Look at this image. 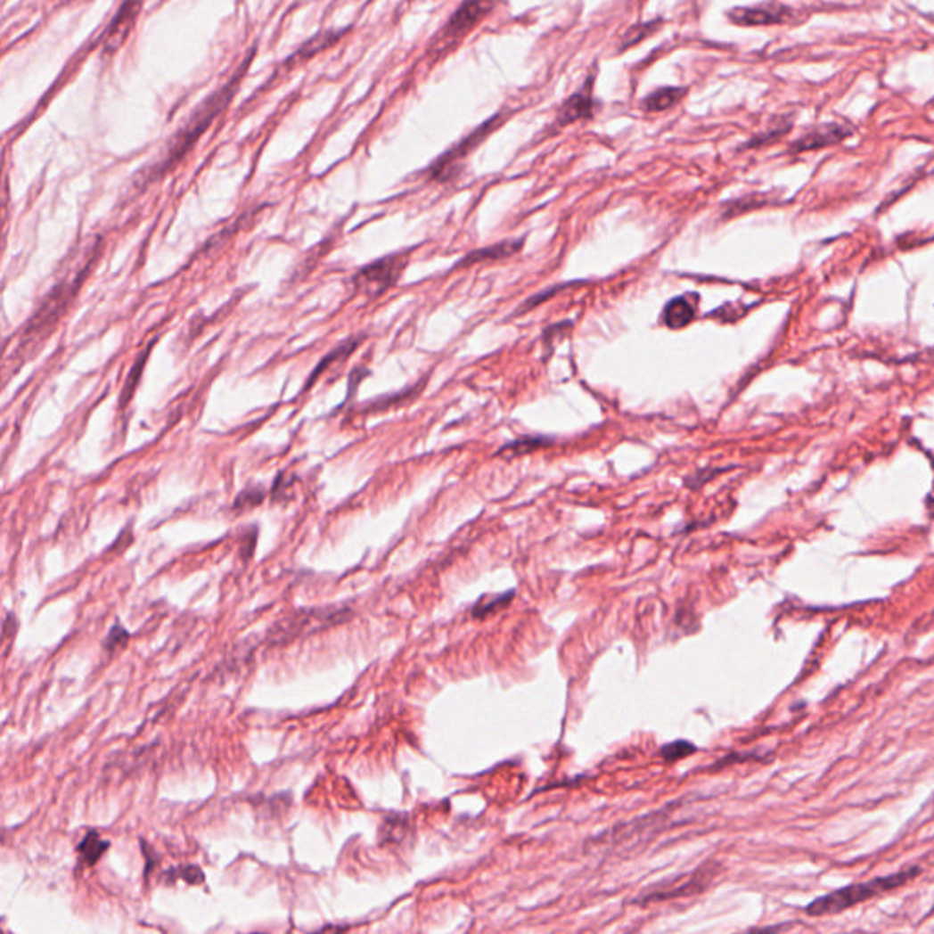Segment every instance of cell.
<instances>
[{"label": "cell", "mask_w": 934, "mask_h": 934, "mask_svg": "<svg viewBox=\"0 0 934 934\" xmlns=\"http://www.w3.org/2000/svg\"><path fill=\"white\" fill-rule=\"evenodd\" d=\"M250 59H252V53L247 57V61L240 66V70L234 73L230 77V81L226 85H223L219 90H216L210 97H207L198 108L196 111H193L190 115L188 123L174 135V139L170 141L168 148H167V153L165 158L155 163L153 167H150L148 170H144V177H143V184L153 181L161 177L165 172H168L174 165H177L183 158L184 153L193 146V143H196L201 134L212 125V121L217 117L219 111L225 110V106L228 104V101L232 99V95L236 94L238 86H240V81L243 79V73L245 70L249 68L250 64Z\"/></svg>", "instance_id": "1"}, {"label": "cell", "mask_w": 934, "mask_h": 934, "mask_svg": "<svg viewBox=\"0 0 934 934\" xmlns=\"http://www.w3.org/2000/svg\"><path fill=\"white\" fill-rule=\"evenodd\" d=\"M920 873H922L920 867H909V869H904V871H900L897 874L876 878V880L864 881V883H854V885L838 889V890H834L831 894H825V897H822V898L810 902L805 911L810 916L836 914V913H841L845 909H850L854 905H858L860 902L871 900V898L878 897V894H881V892L898 889V887L905 885L907 881H911L913 878H916Z\"/></svg>", "instance_id": "2"}, {"label": "cell", "mask_w": 934, "mask_h": 934, "mask_svg": "<svg viewBox=\"0 0 934 934\" xmlns=\"http://www.w3.org/2000/svg\"><path fill=\"white\" fill-rule=\"evenodd\" d=\"M97 258V250L79 266V270L75 272L73 278H64L61 283H57L52 292L46 296V299L43 301L41 308L37 310L35 316L31 318V322L28 324L26 327V334L28 338H33V336H43L45 334V329H50L57 318L62 315V310L66 308L70 298L75 294V291L81 287L83 280L86 278V274L90 272V266L92 263L95 261Z\"/></svg>", "instance_id": "3"}, {"label": "cell", "mask_w": 934, "mask_h": 934, "mask_svg": "<svg viewBox=\"0 0 934 934\" xmlns=\"http://www.w3.org/2000/svg\"><path fill=\"white\" fill-rule=\"evenodd\" d=\"M348 617L345 608H316V610H301L294 611L278 622L276 628H272L268 637L272 643H287L299 635H308L316 630H324L332 625H340Z\"/></svg>", "instance_id": "4"}, {"label": "cell", "mask_w": 934, "mask_h": 934, "mask_svg": "<svg viewBox=\"0 0 934 934\" xmlns=\"http://www.w3.org/2000/svg\"><path fill=\"white\" fill-rule=\"evenodd\" d=\"M406 261V254H391L378 261H373L371 265L360 268V272L355 276V287L369 296H378L385 292L389 287H393L398 282Z\"/></svg>", "instance_id": "5"}, {"label": "cell", "mask_w": 934, "mask_h": 934, "mask_svg": "<svg viewBox=\"0 0 934 934\" xmlns=\"http://www.w3.org/2000/svg\"><path fill=\"white\" fill-rule=\"evenodd\" d=\"M502 121V115H495L491 117L489 121L482 123L477 130H473L470 135H465L460 143H456L451 150H447L446 153H442L440 158L430 167V177L435 179V181H447L453 174V170L456 168V163L460 160H463L467 153H470L471 150H475Z\"/></svg>", "instance_id": "6"}, {"label": "cell", "mask_w": 934, "mask_h": 934, "mask_svg": "<svg viewBox=\"0 0 934 934\" xmlns=\"http://www.w3.org/2000/svg\"><path fill=\"white\" fill-rule=\"evenodd\" d=\"M496 6V0H463L460 8L451 15L444 28L447 45H456L465 35H470Z\"/></svg>", "instance_id": "7"}, {"label": "cell", "mask_w": 934, "mask_h": 934, "mask_svg": "<svg viewBox=\"0 0 934 934\" xmlns=\"http://www.w3.org/2000/svg\"><path fill=\"white\" fill-rule=\"evenodd\" d=\"M141 6H143V0H123L119 12H117L115 19L110 22L102 37L104 53H113L123 46V43L127 41V37L130 35L137 20Z\"/></svg>", "instance_id": "8"}, {"label": "cell", "mask_w": 934, "mask_h": 934, "mask_svg": "<svg viewBox=\"0 0 934 934\" xmlns=\"http://www.w3.org/2000/svg\"><path fill=\"white\" fill-rule=\"evenodd\" d=\"M791 8L780 3H766L754 8H735L728 12V19L739 26H772L783 24L791 19Z\"/></svg>", "instance_id": "9"}, {"label": "cell", "mask_w": 934, "mask_h": 934, "mask_svg": "<svg viewBox=\"0 0 934 934\" xmlns=\"http://www.w3.org/2000/svg\"><path fill=\"white\" fill-rule=\"evenodd\" d=\"M595 111V99H594V77L586 81L580 92L568 97L559 113H557V125L566 127L580 119H592Z\"/></svg>", "instance_id": "10"}, {"label": "cell", "mask_w": 934, "mask_h": 934, "mask_svg": "<svg viewBox=\"0 0 934 934\" xmlns=\"http://www.w3.org/2000/svg\"><path fill=\"white\" fill-rule=\"evenodd\" d=\"M852 135V128L848 125H843V123H827V125H820L812 128L808 134H805L801 139H798L791 152L794 153H799V152H810V150H820V148H825V146H831V144H836L840 141H843L845 137Z\"/></svg>", "instance_id": "11"}, {"label": "cell", "mask_w": 934, "mask_h": 934, "mask_svg": "<svg viewBox=\"0 0 934 934\" xmlns=\"http://www.w3.org/2000/svg\"><path fill=\"white\" fill-rule=\"evenodd\" d=\"M697 298H699L697 294H683V296L672 298L663 308L660 322H663L668 329H684L695 318L697 303H699Z\"/></svg>", "instance_id": "12"}, {"label": "cell", "mask_w": 934, "mask_h": 934, "mask_svg": "<svg viewBox=\"0 0 934 934\" xmlns=\"http://www.w3.org/2000/svg\"><path fill=\"white\" fill-rule=\"evenodd\" d=\"M710 876V869L709 865H703L699 867L695 871V874H692L690 880H683V883L679 885H674L670 887L668 890H653L651 894H648L646 897V902H653V900H670V898H681V897H688V894L692 892H700V889H705V881L709 880Z\"/></svg>", "instance_id": "13"}, {"label": "cell", "mask_w": 934, "mask_h": 934, "mask_svg": "<svg viewBox=\"0 0 934 934\" xmlns=\"http://www.w3.org/2000/svg\"><path fill=\"white\" fill-rule=\"evenodd\" d=\"M522 247H524V240L500 242V243H495V245H489V247H484V249L470 252L456 266L463 268V266H470V265L480 263V261H493V259L510 258V256H515L517 252H520Z\"/></svg>", "instance_id": "14"}, {"label": "cell", "mask_w": 934, "mask_h": 934, "mask_svg": "<svg viewBox=\"0 0 934 934\" xmlns=\"http://www.w3.org/2000/svg\"><path fill=\"white\" fill-rule=\"evenodd\" d=\"M110 843L104 841L99 832L95 831H90L86 832V836L81 840V843L77 845V856H79V862L83 865H88V867H94L101 858L102 854L108 850Z\"/></svg>", "instance_id": "15"}, {"label": "cell", "mask_w": 934, "mask_h": 934, "mask_svg": "<svg viewBox=\"0 0 934 934\" xmlns=\"http://www.w3.org/2000/svg\"><path fill=\"white\" fill-rule=\"evenodd\" d=\"M686 95V88H659L651 92L643 101V108L646 111H665L672 106H676L683 97Z\"/></svg>", "instance_id": "16"}, {"label": "cell", "mask_w": 934, "mask_h": 934, "mask_svg": "<svg viewBox=\"0 0 934 934\" xmlns=\"http://www.w3.org/2000/svg\"><path fill=\"white\" fill-rule=\"evenodd\" d=\"M362 340H364V336H356V338H350V340L343 341L341 345H338V347L332 350V353H329V355L324 358V362H320V365L313 371V374H310L308 381H307L305 387H303V391H307V389H310V385L315 383V380H316V378H318V376H320V374H322V373H324V371H325L332 362H336V360H343V358H347L350 353H353V350L360 345Z\"/></svg>", "instance_id": "17"}, {"label": "cell", "mask_w": 934, "mask_h": 934, "mask_svg": "<svg viewBox=\"0 0 934 934\" xmlns=\"http://www.w3.org/2000/svg\"><path fill=\"white\" fill-rule=\"evenodd\" d=\"M552 444V438L548 437H524V438H517L510 444H505L500 447L498 453H513V455H524V453H529L533 449H538V447H544Z\"/></svg>", "instance_id": "18"}, {"label": "cell", "mask_w": 934, "mask_h": 934, "mask_svg": "<svg viewBox=\"0 0 934 934\" xmlns=\"http://www.w3.org/2000/svg\"><path fill=\"white\" fill-rule=\"evenodd\" d=\"M152 347H153V341H150L148 348H146V350H144V353H143V355H141V356L137 358V362H135V365H134V371H130V374H128V380H127V383H125V389H123V395H121V407H125V406L128 404L130 397L134 395V391H135V385H137V381H139V378H141V373H143V365H144V362L148 360V355H150V350H152Z\"/></svg>", "instance_id": "19"}, {"label": "cell", "mask_w": 934, "mask_h": 934, "mask_svg": "<svg viewBox=\"0 0 934 934\" xmlns=\"http://www.w3.org/2000/svg\"><path fill=\"white\" fill-rule=\"evenodd\" d=\"M512 597H513V592L505 594V595L500 594V595H493V597H482L479 601V604L473 608V615L475 617H486L489 613H495L496 610H500L502 606L508 604L512 601Z\"/></svg>", "instance_id": "20"}, {"label": "cell", "mask_w": 934, "mask_h": 934, "mask_svg": "<svg viewBox=\"0 0 934 934\" xmlns=\"http://www.w3.org/2000/svg\"><path fill=\"white\" fill-rule=\"evenodd\" d=\"M697 749L690 743V741H674L670 745H665L663 749H660V756H663L667 761H677V759H684L692 754H695Z\"/></svg>", "instance_id": "21"}, {"label": "cell", "mask_w": 934, "mask_h": 934, "mask_svg": "<svg viewBox=\"0 0 934 934\" xmlns=\"http://www.w3.org/2000/svg\"><path fill=\"white\" fill-rule=\"evenodd\" d=\"M657 22H644V24H637V26H632L627 33H625V38H622V46L620 50H627L637 43H641L643 38H646L650 33H653Z\"/></svg>", "instance_id": "22"}, {"label": "cell", "mask_w": 934, "mask_h": 934, "mask_svg": "<svg viewBox=\"0 0 934 934\" xmlns=\"http://www.w3.org/2000/svg\"><path fill=\"white\" fill-rule=\"evenodd\" d=\"M168 873L176 874L174 876L176 880H184L190 885H200V883L205 881V874L201 873V869L198 865H183V867H177V869H170Z\"/></svg>", "instance_id": "23"}, {"label": "cell", "mask_w": 934, "mask_h": 934, "mask_svg": "<svg viewBox=\"0 0 934 934\" xmlns=\"http://www.w3.org/2000/svg\"><path fill=\"white\" fill-rule=\"evenodd\" d=\"M128 639H130V634L119 625V622H115V625L110 630V634H108V637H106V641H104V648L111 653L117 648L125 646L128 643Z\"/></svg>", "instance_id": "24"}, {"label": "cell", "mask_w": 934, "mask_h": 934, "mask_svg": "<svg viewBox=\"0 0 934 934\" xmlns=\"http://www.w3.org/2000/svg\"><path fill=\"white\" fill-rule=\"evenodd\" d=\"M791 125H792L791 121H787V119H782V121H780V123H777V125H775L774 128H770V130H768L766 134H763V135L756 137V139H754V141H750V143H749L747 146H749V148H752V146H761V144H765V143H770V141H774V139H777V137H782V135H783L785 132H789Z\"/></svg>", "instance_id": "25"}, {"label": "cell", "mask_w": 934, "mask_h": 934, "mask_svg": "<svg viewBox=\"0 0 934 934\" xmlns=\"http://www.w3.org/2000/svg\"><path fill=\"white\" fill-rule=\"evenodd\" d=\"M261 500H263V493L259 491V487H247L245 491L240 493L236 502H234V508L242 510V508H247V505H258Z\"/></svg>", "instance_id": "26"}]
</instances>
